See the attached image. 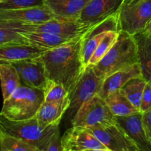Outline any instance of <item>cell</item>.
Wrapping results in <instances>:
<instances>
[{"instance_id": "6da1fadb", "label": "cell", "mask_w": 151, "mask_h": 151, "mask_svg": "<svg viewBox=\"0 0 151 151\" xmlns=\"http://www.w3.org/2000/svg\"><path fill=\"white\" fill-rule=\"evenodd\" d=\"M86 33L59 47L44 51L40 55L48 79L61 83L69 93L86 69L82 58Z\"/></svg>"}, {"instance_id": "7a4b0ae2", "label": "cell", "mask_w": 151, "mask_h": 151, "mask_svg": "<svg viewBox=\"0 0 151 151\" xmlns=\"http://www.w3.org/2000/svg\"><path fill=\"white\" fill-rule=\"evenodd\" d=\"M137 63L139 52L135 37L120 29L113 47L92 68L97 76L104 80L114 72Z\"/></svg>"}, {"instance_id": "3957f363", "label": "cell", "mask_w": 151, "mask_h": 151, "mask_svg": "<svg viewBox=\"0 0 151 151\" xmlns=\"http://www.w3.org/2000/svg\"><path fill=\"white\" fill-rule=\"evenodd\" d=\"M0 127L38 151H47L52 139L59 131V125L43 128L35 116L24 120H10L0 114Z\"/></svg>"}, {"instance_id": "277c9868", "label": "cell", "mask_w": 151, "mask_h": 151, "mask_svg": "<svg viewBox=\"0 0 151 151\" xmlns=\"http://www.w3.org/2000/svg\"><path fill=\"white\" fill-rule=\"evenodd\" d=\"M44 101V90L21 85L3 101L0 114L10 120L30 119L35 116Z\"/></svg>"}, {"instance_id": "5b68a950", "label": "cell", "mask_w": 151, "mask_h": 151, "mask_svg": "<svg viewBox=\"0 0 151 151\" xmlns=\"http://www.w3.org/2000/svg\"><path fill=\"white\" fill-rule=\"evenodd\" d=\"M10 23L19 31L47 32L67 38H75L81 36L99 24H89L83 22L80 19H69L60 16H55L41 23Z\"/></svg>"}, {"instance_id": "8992f818", "label": "cell", "mask_w": 151, "mask_h": 151, "mask_svg": "<svg viewBox=\"0 0 151 151\" xmlns=\"http://www.w3.org/2000/svg\"><path fill=\"white\" fill-rule=\"evenodd\" d=\"M151 19V0L124 1L118 12L119 29L134 35L144 29Z\"/></svg>"}, {"instance_id": "52a82bcc", "label": "cell", "mask_w": 151, "mask_h": 151, "mask_svg": "<svg viewBox=\"0 0 151 151\" xmlns=\"http://www.w3.org/2000/svg\"><path fill=\"white\" fill-rule=\"evenodd\" d=\"M103 81L97 76L91 66L86 68L76 85L69 94L70 103L67 111L69 117L72 119L86 102L99 94Z\"/></svg>"}, {"instance_id": "ba28073f", "label": "cell", "mask_w": 151, "mask_h": 151, "mask_svg": "<svg viewBox=\"0 0 151 151\" xmlns=\"http://www.w3.org/2000/svg\"><path fill=\"white\" fill-rule=\"evenodd\" d=\"M114 121V116L106 100L98 94L86 102L71 119L72 126L86 128L111 123Z\"/></svg>"}, {"instance_id": "9c48e42d", "label": "cell", "mask_w": 151, "mask_h": 151, "mask_svg": "<svg viewBox=\"0 0 151 151\" xmlns=\"http://www.w3.org/2000/svg\"><path fill=\"white\" fill-rule=\"evenodd\" d=\"M109 151H140L116 120L111 123L88 128Z\"/></svg>"}, {"instance_id": "30bf717a", "label": "cell", "mask_w": 151, "mask_h": 151, "mask_svg": "<svg viewBox=\"0 0 151 151\" xmlns=\"http://www.w3.org/2000/svg\"><path fill=\"white\" fill-rule=\"evenodd\" d=\"M63 151H109L86 128L72 126L61 137Z\"/></svg>"}, {"instance_id": "8fae6325", "label": "cell", "mask_w": 151, "mask_h": 151, "mask_svg": "<svg viewBox=\"0 0 151 151\" xmlns=\"http://www.w3.org/2000/svg\"><path fill=\"white\" fill-rule=\"evenodd\" d=\"M12 64L19 73L22 85L44 90L48 78L40 56L19 60Z\"/></svg>"}, {"instance_id": "7c38bea8", "label": "cell", "mask_w": 151, "mask_h": 151, "mask_svg": "<svg viewBox=\"0 0 151 151\" xmlns=\"http://www.w3.org/2000/svg\"><path fill=\"white\" fill-rule=\"evenodd\" d=\"M55 16L44 4L29 8L0 10V20L19 24L41 23Z\"/></svg>"}, {"instance_id": "4fadbf2b", "label": "cell", "mask_w": 151, "mask_h": 151, "mask_svg": "<svg viewBox=\"0 0 151 151\" xmlns=\"http://www.w3.org/2000/svg\"><path fill=\"white\" fill-rule=\"evenodd\" d=\"M124 0H90L81 13L80 19L89 24H97L119 12Z\"/></svg>"}, {"instance_id": "5bb4252c", "label": "cell", "mask_w": 151, "mask_h": 151, "mask_svg": "<svg viewBox=\"0 0 151 151\" xmlns=\"http://www.w3.org/2000/svg\"><path fill=\"white\" fill-rule=\"evenodd\" d=\"M114 119L136 143L140 151H151V144L143 125L142 113L138 111L127 116H114Z\"/></svg>"}, {"instance_id": "9a60e30c", "label": "cell", "mask_w": 151, "mask_h": 151, "mask_svg": "<svg viewBox=\"0 0 151 151\" xmlns=\"http://www.w3.org/2000/svg\"><path fill=\"white\" fill-rule=\"evenodd\" d=\"M138 77H143L139 63L119 69L105 78L98 95L106 99L111 93L123 88L124 86L131 79Z\"/></svg>"}, {"instance_id": "2e32d148", "label": "cell", "mask_w": 151, "mask_h": 151, "mask_svg": "<svg viewBox=\"0 0 151 151\" xmlns=\"http://www.w3.org/2000/svg\"><path fill=\"white\" fill-rule=\"evenodd\" d=\"M69 103L70 100L69 97L61 101H44L35 117L38 123L44 128L52 125H59L63 114L69 109Z\"/></svg>"}, {"instance_id": "e0dca14e", "label": "cell", "mask_w": 151, "mask_h": 151, "mask_svg": "<svg viewBox=\"0 0 151 151\" xmlns=\"http://www.w3.org/2000/svg\"><path fill=\"white\" fill-rule=\"evenodd\" d=\"M44 51L24 43L0 45V63H13L24 59L39 57Z\"/></svg>"}, {"instance_id": "ac0fdd59", "label": "cell", "mask_w": 151, "mask_h": 151, "mask_svg": "<svg viewBox=\"0 0 151 151\" xmlns=\"http://www.w3.org/2000/svg\"><path fill=\"white\" fill-rule=\"evenodd\" d=\"M25 44L43 50H50L69 42L75 38H67L54 34L41 32L19 31ZM78 38V37H77Z\"/></svg>"}, {"instance_id": "d6986e66", "label": "cell", "mask_w": 151, "mask_h": 151, "mask_svg": "<svg viewBox=\"0 0 151 151\" xmlns=\"http://www.w3.org/2000/svg\"><path fill=\"white\" fill-rule=\"evenodd\" d=\"M90 0H44L47 6L56 16L80 19L81 13Z\"/></svg>"}, {"instance_id": "ffe728a7", "label": "cell", "mask_w": 151, "mask_h": 151, "mask_svg": "<svg viewBox=\"0 0 151 151\" xmlns=\"http://www.w3.org/2000/svg\"><path fill=\"white\" fill-rule=\"evenodd\" d=\"M137 40L139 52V63L142 76L151 83V36L144 31L134 35Z\"/></svg>"}, {"instance_id": "44dd1931", "label": "cell", "mask_w": 151, "mask_h": 151, "mask_svg": "<svg viewBox=\"0 0 151 151\" xmlns=\"http://www.w3.org/2000/svg\"><path fill=\"white\" fill-rule=\"evenodd\" d=\"M0 83L3 101L9 98L22 85L19 73L12 63H0Z\"/></svg>"}, {"instance_id": "7402d4cb", "label": "cell", "mask_w": 151, "mask_h": 151, "mask_svg": "<svg viewBox=\"0 0 151 151\" xmlns=\"http://www.w3.org/2000/svg\"><path fill=\"white\" fill-rule=\"evenodd\" d=\"M109 109L114 116H123L138 112L122 89L111 93L106 99Z\"/></svg>"}, {"instance_id": "603a6c76", "label": "cell", "mask_w": 151, "mask_h": 151, "mask_svg": "<svg viewBox=\"0 0 151 151\" xmlns=\"http://www.w3.org/2000/svg\"><path fill=\"white\" fill-rule=\"evenodd\" d=\"M147 81L143 77L131 79L121 89L134 107L139 111L142 97Z\"/></svg>"}, {"instance_id": "cb8c5ba5", "label": "cell", "mask_w": 151, "mask_h": 151, "mask_svg": "<svg viewBox=\"0 0 151 151\" xmlns=\"http://www.w3.org/2000/svg\"><path fill=\"white\" fill-rule=\"evenodd\" d=\"M119 31L116 29H110L107 32L99 45L96 48L91 58H90L87 66H94L97 64L111 50L119 36Z\"/></svg>"}, {"instance_id": "d4e9b609", "label": "cell", "mask_w": 151, "mask_h": 151, "mask_svg": "<svg viewBox=\"0 0 151 151\" xmlns=\"http://www.w3.org/2000/svg\"><path fill=\"white\" fill-rule=\"evenodd\" d=\"M1 151H38L21 139L6 132L0 127Z\"/></svg>"}, {"instance_id": "484cf974", "label": "cell", "mask_w": 151, "mask_h": 151, "mask_svg": "<svg viewBox=\"0 0 151 151\" xmlns=\"http://www.w3.org/2000/svg\"><path fill=\"white\" fill-rule=\"evenodd\" d=\"M69 91L60 83L48 79L44 88V101H61L69 97Z\"/></svg>"}, {"instance_id": "4316f807", "label": "cell", "mask_w": 151, "mask_h": 151, "mask_svg": "<svg viewBox=\"0 0 151 151\" xmlns=\"http://www.w3.org/2000/svg\"><path fill=\"white\" fill-rule=\"evenodd\" d=\"M44 4V0H4L0 3V10L29 8Z\"/></svg>"}, {"instance_id": "83f0119b", "label": "cell", "mask_w": 151, "mask_h": 151, "mask_svg": "<svg viewBox=\"0 0 151 151\" xmlns=\"http://www.w3.org/2000/svg\"><path fill=\"white\" fill-rule=\"evenodd\" d=\"M151 109V83L147 82L145 87L140 104L139 111L141 113L147 111Z\"/></svg>"}, {"instance_id": "f1b7e54d", "label": "cell", "mask_w": 151, "mask_h": 151, "mask_svg": "<svg viewBox=\"0 0 151 151\" xmlns=\"http://www.w3.org/2000/svg\"><path fill=\"white\" fill-rule=\"evenodd\" d=\"M142 122L146 135L151 144V109L142 113Z\"/></svg>"}, {"instance_id": "f546056e", "label": "cell", "mask_w": 151, "mask_h": 151, "mask_svg": "<svg viewBox=\"0 0 151 151\" xmlns=\"http://www.w3.org/2000/svg\"><path fill=\"white\" fill-rule=\"evenodd\" d=\"M63 151L61 145V138H60L59 131H58L54 135L52 141L49 145L47 151Z\"/></svg>"}, {"instance_id": "4dcf8cb0", "label": "cell", "mask_w": 151, "mask_h": 151, "mask_svg": "<svg viewBox=\"0 0 151 151\" xmlns=\"http://www.w3.org/2000/svg\"><path fill=\"white\" fill-rule=\"evenodd\" d=\"M143 31H144V32H145L146 33H147L149 35H150L151 36V19L149 20V22H147V24H146V26L145 27Z\"/></svg>"}, {"instance_id": "1f68e13d", "label": "cell", "mask_w": 151, "mask_h": 151, "mask_svg": "<svg viewBox=\"0 0 151 151\" xmlns=\"http://www.w3.org/2000/svg\"><path fill=\"white\" fill-rule=\"evenodd\" d=\"M131 1V0H124V1ZM123 1V2H124Z\"/></svg>"}, {"instance_id": "d6a6232c", "label": "cell", "mask_w": 151, "mask_h": 151, "mask_svg": "<svg viewBox=\"0 0 151 151\" xmlns=\"http://www.w3.org/2000/svg\"><path fill=\"white\" fill-rule=\"evenodd\" d=\"M4 1V0H0V3H1V1Z\"/></svg>"}, {"instance_id": "836d02e7", "label": "cell", "mask_w": 151, "mask_h": 151, "mask_svg": "<svg viewBox=\"0 0 151 151\" xmlns=\"http://www.w3.org/2000/svg\"><path fill=\"white\" fill-rule=\"evenodd\" d=\"M0 151H1V149H0Z\"/></svg>"}]
</instances>
